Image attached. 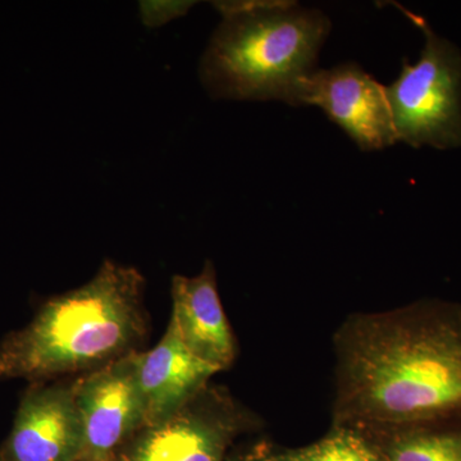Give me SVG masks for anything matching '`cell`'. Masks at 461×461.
<instances>
[{"instance_id": "6da1fadb", "label": "cell", "mask_w": 461, "mask_h": 461, "mask_svg": "<svg viewBox=\"0 0 461 461\" xmlns=\"http://www.w3.org/2000/svg\"><path fill=\"white\" fill-rule=\"evenodd\" d=\"M332 424L393 427L461 415V304L420 300L348 315L335 333Z\"/></svg>"}, {"instance_id": "7a4b0ae2", "label": "cell", "mask_w": 461, "mask_h": 461, "mask_svg": "<svg viewBox=\"0 0 461 461\" xmlns=\"http://www.w3.org/2000/svg\"><path fill=\"white\" fill-rule=\"evenodd\" d=\"M144 287L138 269L104 260L90 281L48 299L0 342V378L41 384L136 353L147 333Z\"/></svg>"}, {"instance_id": "3957f363", "label": "cell", "mask_w": 461, "mask_h": 461, "mask_svg": "<svg viewBox=\"0 0 461 461\" xmlns=\"http://www.w3.org/2000/svg\"><path fill=\"white\" fill-rule=\"evenodd\" d=\"M220 25L206 45L199 77L213 99L295 107L299 85L317 69L330 32L320 9L288 0L215 2Z\"/></svg>"}, {"instance_id": "277c9868", "label": "cell", "mask_w": 461, "mask_h": 461, "mask_svg": "<svg viewBox=\"0 0 461 461\" xmlns=\"http://www.w3.org/2000/svg\"><path fill=\"white\" fill-rule=\"evenodd\" d=\"M400 11L423 32L420 59H403L402 72L386 86L397 142L438 150L461 147V51L420 14Z\"/></svg>"}, {"instance_id": "5b68a950", "label": "cell", "mask_w": 461, "mask_h": 461, "mask_svg": "<svg viewBox=\"0 0 461 461\" xmlns=\"http://www.w3.org/2000/svg\"><path fill=\"white\" fill-rule=\"evenodd\" d=\"M249 421L226 388L208 384L171 417L136 433L114 461H224Z\"/></svg>"}, {"instance_id": "8992f818", "label": "cell", "mask_w": 461, "mask_h": 461, "mask_svg": "<svg viewBox=\"0 0 461 461\" xmlns=\"http://www.w3.org/2000/svg\"><path fill=\"white\" fill-rule=\"evenodd\" d=\"M136 353L85 373L72 384L83 427L81 461H114L127 442L147 426L136 377Z\"/></svg>"}, {"instance_id": "52a82bcc", "label": "cell", "mask_w": 461, "mask_h": 461, "mask_svg": "<svg viewBox=\"0 0 461 461\" xmlns=\"http://www.w3.org/2000/svg\"><path fill=\"white\" fill-rule=\"evenodd\" d=\"M317 107L363 151L397 142L386 86L355 62L317 68L299 85L295 107Z\"/></svg>"}, {"instance_id": "ba28073f", "label": "cell", "mask_w": 461, "mask_h": 461, "mask_svg": "<svg viewBox=\"0 0 461 461\" xmlns=\"http://www.w3.org/2000/svg\"><path fill=\"white\" fill-rule=\"evenodd\" d=\"M83 447L72 384H36L21 400L0 461H81Z\"/></svg>"}, {"instance_id": "9c48e42d", "label": "cell", "mask_w": 461, "mask_h": 461, "mask_svg": "<svg viewBox=\"0 0 461 461\" xmlns=\"http://www.w3.org/2000/svg\"><path fill=\"white\" fill-rule=\"evenodd\" d=\"M172 303L171 321L187 350L218 372L230 368L238 345L221 303L211 260L195 277L176 275L172 278Z\"/></svg>"}, {"instance_id": "30bf717a", "label": "cell", "mask_w": 461, "mask_h": 461, "mask_svg": "<svg viewBox=\"0 0 461 461\" xmlns=\"http://www.w3.org/2000/svg\"><path fill=\"white\" fill-rule=\"evenodd\" d=\"M135 362L147 426L180 411L218 373L187 350L172 321L156 348L144 353L138 351Z\"/></svg>"}, {"instance_id": "8fae6325", "label": "cell", "mask_w": 461, "mask_h": 461, "mask_svg": "<svg viewBox=\"0 0 461 461\" xmlns=\"http://www.w3.org/2000/svg\"><path fill=\"white\" fill-rule=\"evenodd\" d=\"M363 429H368L378 442L384 461H461V415Z\"/></svg>"}, {"instance_id": "7c38bea8", "label": "cell", "mask_w": 461, "mask_h": 461, "mask_svg": "<svg viewBox=\"0 0 461 461\" xmlns=\"http://www.w3.org/2000/svg\"><path fill=\"white\" fill-rule=\"evenodd\" d=\"M280 461H384V456L368 429L332 424L330 432L314 444L280 450Z\"/></svg>"}, {"instance_id": "4fadbf2b", "label": "cell", "mask_w": 461, "mask_h": 461, "mask_svg": "<svg viewBox=\"0 0 461 461\" xmlns=\"http://www.w3.org/2000/svg\"><path fill=\"white\" fill-rule=\"evenodd\" d=\"M227 461H280V450L271 442L260 441Z\"/></svg>"}]
</instances>
